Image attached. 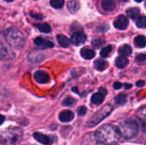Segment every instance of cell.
Returning a JSON list of instances; mask_svg holds the SVG:
<instances>
[{"mask_svg":"<svg viewBox=\"0 0 146 145\" xmlns=\"http://www.w3.org/2000/svg\"><path fill=\"white\" fill-rule=\"evenodd\" d=\"M95 138L99 143L112 145L116 144L120 140L121 134L118 127L113 125L106 124L96 131Z\"/></svg>","mask_w":146,"mask_h":145,"instance_id":"6da1fadb","label":"cell"},{"mask_svg":"<svg viewBox=\"0 0 146 145\" xmlns=\"http://www.w3.org/2000/svg\"><path fill=\"white\" fill-rule=\"evenodd\" d=\"M3 37L8 44L16 50H20L25 45V37L23 33L15 27L7 28L3 32Z\"/></svg>","mask_w":146,"mask_h":145,"instance_id":"7a4b0ae2","label":"cell"},{"mask_svg":"<svg viewBox=\"0 0 146 145\" xmlns=\"http://www.w3.org/2000/svg\"><path fill=\"white\" fill-rule=\"evenodd\" d=\"M121 137L126 140H130L138 136L139 133V124L133 119H128L121 122L119 126Z\"/></svg>","mask_w":146,"mask_h":145,"instance_id":"3957f363","label":"cell"},{"mask_svg":"<svg viewBox=\"0 0 146 145\" xmlns=\"http://www.w3.org/2000/svg\"><path fill=\"white\" fill-rule=\"evenodd\" d=\"M112 111H113V107L111 105H110V104L104 105L103 108H101L98 111H97L90 118V120L86 123V126L88 127H93V126H97L103 120H104L106 117H108L111 114Z\"/></svg>","mask_w":146,"mask_h":145,"instance_id":"277c9868","label":"cell"},{"mask_svg":"<svg viewBox=\"0 0 146 145\" xmlns=\"http://www.w3.org/2000/svg\"><path fill=\"white\" fill-rule=\"evenodd\" d=\"M23 137V131L20 127H9L2 133V139L7 144H15Z\"/></svg>","mask_w":146,"mask_h":145,"instance_id":"5b68a950","label":"cell"},{"mask_svg":"<svg viewBox=\"0 0 146 145\" xmlns=\"http://www.w3.org/2000/svg\"><path fill=\"white\" fill-rule=\"evenodd\" d=\"M33 138L38 141V143L42 144L44 145H52L54 143V139L50 137L47 136L44 133H40V132H34L33 135Z\"/></svg>","mask_w":146,"mask_h":145,"instance_id":"8992f818","label":"cell"},{"mask_svg":"<svg viewBox=\"0 0 146 145\" xmlns=\"http://www.w3.org/2000/svg\"><path fill=\"white\" fill-rule=\"evenodd\" d=\"M128 24H129L128 19L125 15H119L116 18V20L115 21V22H114L115 27L117 28V29H119V30H124V29H126L128 26Z\"/></svg>","mask_w":146,"mask_h":145,"instance_id":"52a82bcc","label":"cell"},{"mask_svg":"<svg viewBox=\"0 0 146 145\" xmlns=\"http://www.w3.org/2000/svg\"><path fill=\"white\" fill-rule=\"evenodd\" d=\"M86 40V35L83 32H74L71 37V42L75 45H80L84 44Z\"/></svg>","mask_w":146,"mask_h":145,"instance_id":"ba28073f","label":"cell"},{"mask_svg":"<svg viewBox=\"0 0 146 145\" xmlns=\"http://www.w3.org/2000/svg\"><path fill=\"white\" fill-rule=\"evenodd\" d=\"M33 76H34V79L39 84H45V83H48L50 81L49 74L46 72L42 71V70L36 71L34 73Z\"/></svg>","mask_w":146,"mask_h":145,"instance_id":"9c48e42d","label":"cell"},{"mask_svg":"<svg viewBox=\"0 0 146 145\" xmlns=\"http://www.w3.org/2000/svg\"><path fill=\"white\" fill-rule=\"evenodd\" d=\"M1 59L3 61H9V60H11L15 57V54L9 49L7 48L3 43L1 44Z\"/></svg>","mask_w":146,"mask_h":145,"instance_id":"30bf717a","label":"cell"},{"mask_svg":"<svg viewBox=\"0 0 146 145\" xmlns=\"http://www.w3.org/2000/svg\"><path fill=\"white\" fill-rule=\"evenodd\" d=\"M58 118L61 122H69L74 120V114L70 110H63L59 114Z\"/></svg>","mask_w":146,"mask_h":145,"instance_id":"8fae6325","label":"cell"},{"mask_svg":"<svg viewBox=\"0 0 146 145\" xmlns=\"http://www.w3.org/2000/svg\"><path fill=\"white\" fill-rule=\"evenodd\" d=\"M137 118L141 123L142 129L146 133V107L141 108L137 112Z\"/></svg>","mask_w":146,"mask_h":145,"instance_id":"7c38bea8","label":"cell"},{"mask_svg":"<svg viewBox=\"0 0 146 145\" xmlns=\"http://www.w3.org/2000/svg\"><path fill=\"white\" fill-rule=\"evenodd\" d=\"M34 44L42 48V49H48V48H51L54 46L53 43L50 42V41H47V40H44V38H40V37H38L34 39Z\"/></svg>","mask_w":146,"mask_h":145,"instance_id":"4fadbf2b","label":"cell"},{"mask_svg":"<svg viewBox=\"0 0 146 145\" xmlns=\"http://www.w3.org/2000/svg\"><path fill=\"white\" fill-rule=\"evenodd\" d=\"M102 8L108 12L114 11L116 8V3L115 0H102Z\"/></svg>","mask_w":146,"mask_h":145,"instance_id":"5bb4252c","label":"cell"},{"mask_svg":"<svg viewBox=\"0 0 146 145\" xmlns=\"http://www.w3.org/2000/svg\"><path fill=\"white\" fill-rule=\"evenodd\" d=\"M105 96H106V94H104V93H103V92H101V91H99V92H98V93H95V94H93L92 97V99H91V100H92V103L93 104L99 105V104L103 103V102L104 101Z\"/></svg>","mask_w":146,"mask_h":145,"instance_id":"9a60e30c","label":"cell"},{"mask_svg":"<svg viewBox=\"0 0 146 145\" xmlns=\"http://www.w3.org/2000/svg\"><path fill=\"white\" fill-rule=\"evenodd\" d=\"M80 55H81V56L83 58L90 60V59H92L95 56V52L92 50L85 47V48H82V50H80Z\"/></svg>","mask_w":146,"mask_h":145,"instance_id":"2e32d148","label":"cell"},{"mask_svg":"<svg viewBox=\"0 0 146 145\" xmlns=\"http://www.w3.org/2000/svg\"><path fill=\"white\" fill-rule=\"evenodd\" d=\"M80 8V2L78 0H70L68 3V9L71 13H75L77 12Z\"/></svg>","mask_w":146,"mask_h":145,"instance_id":"e0dca14e","label":"cell"},{"mask_svg":"<svg viewBox=\"0 0 146 145\" xmlns=\"http://www.w3.org/2000/svg\"><path fill=\"white\" fill-rule=\"evenodd\" d=\"M129 63L128 59L126 56H119L116 60H115V66L119 68H126Z\"/></svg>","mask_w":146,"mask_h":145,"instance_id":"ac0fdd59","label":"cell"},{"mask_svg":"<svg viewBox=\"0 0 146 145\" xmlns=\"http://www.w3.org/2000/svg\"><path fill=\"white\" fill-rule=\"evenodd\" d=\"M119 54L122 56H127L132 54V47L129 44H124L120 47L118 50Z\"/></svg>","mask_w":146,"mask_h":145,"instance_id":"d6986e66","label":"cell"},{"mask_svg":"<svg viewBox=\"0 0 146 145\" xmlns=\"http://www.w3.org/2000/svg\"><path fill=\"white\" fill-rule=\"evenodd\" d=\"M57 41H58L59 44L62 47L67 48L70 45V40L64 35H62V34L57 35Z\"/></svg>","mask_w":146,"mask_h":145,"instance_id":"ffe728a7","label":"cell"},{"mask_svg":"<svg viewBox=\"0 0 146 145\" xmlns=\"http://www.w3.org/2000/svg\"><path fill=\"white\" fill-rule=\"evenodd\" d=\"M94 67L98 71H103L107 68V62L104 59H98L94 62Z\"/></svg>","mask_w":146,"mask_h":145,"instance_id":"44dd1931","label":"cell"},{"mask_svg":"<svg viewBox=\"0 0 146 145\" xmlns=\"http://www.w3.org/2000/svg\"><path fill=\"white\" fill-rule=\"evenodd\" d=\"M134 43L138 47L144 48L146 46V38L143 35H139L134 38Z\"/></svg>","mask_w":146,"mask_h":145,"instance_id":"7402d4cb","label":"cell"},{"mask_svg":"<svg viewBox=\"0 0 146 145\" xmlns=\"http://www.w3.org/2000/svg\"><path fill=\"white\" fill-rule=\"evenodd\" d=\"M139 13H140V11L138 8H131V9H127V15L133 20L136 19L137 17H139Z\"/></svg>","mask_w":146,"mask_h":145,"instance_id":"603a6c76","label":"cell"},{"mask_svg":"<svg viewBox=\"0 0 146 145\" xmlns=\"http://www.w3.org/2000/svg\"><path fill=\"white\" fill-rule=\"evenodd\" d=\"M36 26L38 28V30L42 32H44V33H48L51 31L50 29V26L47 23H42V24H38V25H36Z\"/></svg>","mask_w":146,"mask_h":145,"instance_id":"cb8c5ba5","label":"cell"},{"mask_svg":"<svg viewBox=\"0 0 146 145\" xmlns=\"http://www.w3.org/2000/svg\"><path fill=\"white\" fill-rule=\"evenodd\" d=\"M112 48H113L112 45H108V46L103 48L102 50H101V52H100V56H101L102 57H104V58L108 57L109 55H110V53L112 51Z\"/></svg>","mask_w":146,"mask_h":145,"instance_id":"d4e9b609","label":"cell"},{"mask_svg":"<svg viewBox=\"0 0 146 145\" xmlns=\"http://www.w3.org/2000/svg\"><path fill=\"white\" fill-rule=\"evenodd\" d=\"M126 102H127V95L125 94H119L115 97V103L118 105H123L126 103Z\"/></svg>","mask_w":146,"mask_h":145,"instance_id":"484cf974","label":"cell"},{"mask_svg":"<svg viewBox=\"0 0 146 145\" xmlns=\"http://www.w3.org/2000/svg\"><path fill=\"white\" fill-rule=\"evenodd\" d=\"M50 5L55 9H61L64 5V0H50Z\"/></svg>","mask_w":146,"mask_h":145,"instance_id":"4316f807","label":"cell"},{"mask_svg":"<svg viewBox=\"0 0 146 145\" xmlns=\"http://www.w3.org/2000/svg\"><path fill=\"white\" fill-rule=\"evenodd\" d=\"M136 25L139 28H145L146 27V16H140L137 20Z\"/></svg>","mask_w":146,"mask_h":145,"instance_id":"83f0119b","label":"cell"},{"mask_svg":"<svg viewBox=\"0 0 146 145\" xmlns=\"http://www.w3.org/2000/svg\"><path fill=\"white\" fill-rule=\"evenodd\" d=\"M75 102H76V101H75L74 98H73V97H67V98H65V99L63 100L62 105H63V106H71V105H73Z\"/></svg>","mask_w":146,"mask_h":145,"instance_id":"f1b7e54d","label":"cell"},{"mask_svg":"<svg viewBox=\"0 0 146 145\" xmlns=\"http://www.w3.org/2000/svg\"><path fill=\"white\" fill-rule=\"evenodd\" d=\"M135 60L139 64H145V63H146V55L139 54V56H137Z\"/></svg>","mask_w":146,"mask_h":145,"instance_id":"f546056e","label":"cell"},{"mask_svg":"<svg viewBox=\"0 0 146 145\" xmlns=\"http://www.w3.org/2000/svg\"><path fill=\"white\" fill-rule=\"evenodd\" d=\"M92 45H93L94 47L99 48V47H101V46L103 45L104 42H103V40L100 39V38H96V39H93V40H92Z\"/></svg>","mask_w":146,"mask_h":145,"instance_id":"4dcf8cb0","label":"cell"},{"mask_svg":"<svg viewBox=\"0 0 146 145\" xmlns=\"http://www.w3.org/2000/svg\"><path fill=\"white\" fill-rule=\"evenodd\" d=\"M86 111H87L86 108V107H84V106H82V107H80V109H79V111H78V114H79V115H80V116H81V115H85L86 114Z\"/></svg>","mask_w":146,"mask_h":145,"instance_id":"1f68e13d","label":"cell"},{"mask_svg":"<svg viewBox=\"0 0 146 145\" xmlns=\"http://www.w3.org/2000/svg\"><path fill=\"white\" fill-rule=\"evenodd\" d=\"M31 16L36 20H42L43 19V16L39 14H33V13H31Z\"/></svg>","mask_w":146,"mask_h":145,"instance_id":"d6a6232c","label":"cell"},{"mask_svg":"<svg viewBox=\"0 0 146 145\" xmlns=\"http://www.w3.org/2000/svg\"><path fill=\"white\" fill-rule=\"evenodd\" d=\"M113 87H114L115 90H118V89H120V88H121V87H122V84H121V83H120V82H116V83H115V84H114Z\"/></svg>","mask_w":146,"mask_h":145,"instance_id":"836d02e7","label":"cell"},{"mask_svg":"<svg viewBox=\"0 0 146 145\" xmlns=\"http://www.w3.org/2000/svg\"><path fill=\"white\" fill-rule=\"evenodd\" d=\"M144 85H145V82H144L143 80H139V81H138V82L136 83V85H137V86H139V87L144 86Z\"/></svg>","mask_w":146,"mask_h":145,"instance_id":"e575fe53","label":"cell"},{"mask_svg":"<svg viewBox=\"0 0 146 145\" xmlns=\"http://www.w3.org/2000/svg\"><path fill=\"white\" fill-rule=\"evenodd\" d=\"M99 91H101V92H103V93H104V94H107V91H106L105 88H100V89H99Z\"/></svg>","mask_w":146,"mask_h":145,"instance_id":"d590c367","label":"cell"},{"mask_svg":"<svg viewBox=\"0 0 146 145\" xmlns=\"http://www.w3.org/2000/svg\"><path fill=\"white\" fill-rule=\"evenodd\" d=\"M124 85H125L126 89H129V88H131V87H132V85H130V84H125Z\"/></svg>","mask_w":146,"mask_h":145,"instance_id":"8d00e7d4","label":"cell"},{"mask_svg":"<svg viewBox=\"0 0 146 145\" xmlns=\"http://www.w3.org/2000/svg\"><path fill=\"white\" fill-rule=\"evenodd\" d=\"M136 2H138V3H141L142 1H144V0H135Z\"/></svg>","mask_w":146,"mask_h":145,"instance_id":"74e56055","label":"cell"},{"mask_svg":"<svg viewBox=\"0 0 146 145\" xmlns=\"http://www.w3.org/2000/svg\"><path fill=\"white\" fill-rule=\"evenodd\" d=\"M4 1H6V2H12V1H14V0H4Z\"/></svg>","mask_w":146,"mask_h":145,"instance_id":"f35d334b","label":"cell"},{"mask_svg":"<svg viewBox=\"0 0 146 145\" xmlns=\"http://www.w3.org/2000/svg\"><path fill=\"white\" fill-rule=\"evenodd\" d=\"M121 1H123V2H126V1H127V0H121Z\"/></svg>","mask_w":146,"mask_h":145,"instance_id":"ab89813d","label":"cell"}]
</instances>
